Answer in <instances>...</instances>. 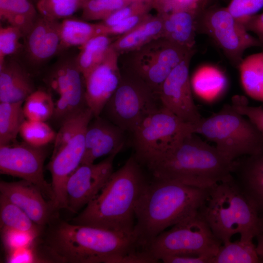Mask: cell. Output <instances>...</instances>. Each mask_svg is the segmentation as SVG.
I'll use <instances>...</instances> for the list:
<instances>
[{"label":"cell","instance_id":"31","mask_svg":"<svg viewBox=\"0 0 263 263\" xmlns=\"http://www.w3.org/2000/svg\"><path fill=\"white\" fill-rule=\"evenodd\" d=\"M262 261L253 240L240 239L222 244L212 263H259Z\"/></svg>","mask_w":263,"mask_h":263},{"label":"cell","instance_id":"34","mask_svg":"<svg viewBox=\"0 0 263 263\" xmlns=\"http://www.w3.org/2000/svg\"><path fill=\"white\" fill-rule=\"evenodd\" d=\"M19 134L25 143L42 147L54 141L56 132L46 122L26 119L21 126Z\"/></svg>","mask_w":263,"mask_h":263},{"label":"cell","instance_id":"42","mask_svg":"<svg viewBox=\"0 0 263 263\" xmlns=\"http://www.w3.org/2000/svg\"><path fill=\"white\" fill-rule=\"evenodd\" d=\"M152 8V5L147 2L141 0L133 1L117 10L100 23L105 26H113L132 16L150 12Z\"/></svg>","mask_w":263,"mask_h":263},{"label":"cell","instance_id":"48","mask_svg":"<svg viewBox=\"0 0 263 263\" xmlns=\"http://www.w3.org/2000/svg\"><path fill=\"white\" fill-rule=\"evenodd\" d=\"M133 1H138V0H141V1H146V2H147L149 3L150 4V2L149 0H132Z\"/></svg>","mask_w":263,"mask_h":263},{"label":"cell","instance_id":"30","mask_svg":"<svg viewBox=\"0 0 263 263\" xmlns=\"http://www.w3.org/2000/svg\"><path fill=\"white\" fill-rule=\"evenodd\" d=\"M98 24L72 18L60 22V50L74 46H81L93 37L99 35Z\"/></svg>","mask_w":263,"mask_h":263},{"label":"cell","instance_id":"24","mask_svg":"<svg viewBox=\"0 0 263 263\" xmlns=\"http://www.w3.org/2000/svg\"><path fill=\"white\" fill-rule=\"evenodd\" d=\"M190 82L192 92L207 102H213L221 97L228 86L224 72L212 64L199 66L193 73Z\"/></svg>","mask_w":263,"mask_h":263},{"label":"cell","instance_id":"27","mask_svg":"<svg viewBox=\"0 0 263 263\" xmlns=\"http://www.w3.org/2000/svg\"><path fill=\"white\" fill-rule=\"evenodd\" d=\"M237 69L245 94L251 98L263 102V52L244 58Z\"/></svg>","mask_w":263,"mask_h":263},{"label":"cell","instance_id":"13","mask_svg":"<svg viewBox=\"0 0 263 263\" xmlns=\"http://www.w3.org/2000/svg\"><path fill=\"white\" fill-rule=\"evenodd\" d=\"M43 81L54 105L51 120L60 126L66 120L88 108L84 77L75 58L57 62L49 70Z\"/></svg>","mask_w":263,"mask_h":263},{"label":"cell","instance_id":"37","mask_svg":"<svg viewBox=\"0 0 263 263\" xmlns=\"http://www.w3.org/2000/svg\"><path fill=\"white\" fill-rule=\"evenodd\" d=\"M24 38L22 32L12 26H1L0 28V64L6 57L17 53L22 46L21 38Z\"/></svg>","mask_w":263,"mask_h":263},{"label":"cell","instance_id":"23","mask_svg":"<svg viewBox=\"0 0 263 263\" xmlns=\"http://www.w3.org/2000/svg\"><path fill=\"white\" fill-rule=\"evenodd\" d=\"M202 11L181 10L161 14L164 20L163 37L187 49H195L197 21Z\"/></svg>","mask_w":263,"mask_h":263},{"label":"cell","instance_id":"29","mask_svg":"<svg viewBox=\"0 0 263 263\" xmlns=\"http://www.w3.org/2000/svg\"><path fill=\"white\" fill-rule=\"evenodd\" d=\"M112 42L110 36L99 35L80 46V51L75 57V60L84 78L103 60Z\"/></svg>","mask_w":263,"mask_h":263},{"label":"cell","instance_id":"16","mask_svg":"<svg viewBox=\"0 0 263 263\" xmlns=\"http://www.w3.org/2000/svg\"><path fill=\"white\" fill-rule=\"evenodd\" d=\"M116 155L94 164H82L69 177L66 184L67 209L78 213L100 192L113 172Z\"/></svg>","mask_w":263,"mask_h":263},{"label":"cell","instance_id":"38","mask_svg":"<svg viewBox=\"0 0 263 263\" xmlns=\"http://www.w3.org/2000/svg\"><path fill=\"white\" fill-rule=\"evenodd\" d=\"M1 241L8 253L33 245L38 237L32 234L7 228H0Z\"/></svg>","mask_w":263,"mask_h":263},{"label":"cell","instance_id":"1","mask_svg":"<svg viewBox=\"0 0 263 263\" xmlns=\"http://www.w3.org/2000/svg\"><path fill=\"white\" fill-rule=\"evenodd\" d=\"M52 262L142 263V250L133 233L74 224L55 217L39 238Z\"/></svg>","mask_w":263,"mask_h":263},{"label":"cell","instance_id":"21","mask_svg":"<svg viewBox=\"0 0 263 263\" xmlns=\"http://www.w3.org/2000/svg\"><path fill=\"white\" fill-rule=\"evenodd\" d=\"M232 175L263 219V151L234 160Z\"/></svg>","mask_w":263,"mask_h":263},{"label":"cell","instance_id":"26","mask_svg":"<svg viewBox=\"0 0 263 263\" xmlns=\"http://www.w3.org/2000/svg\"><path fill=\"white\" fill-rule=\"evenodd\" d=\"M39 16L37 8L28 0H0V19L19 29L24 37Z\"/></svg>","mask_w":263,"mask_h":263},{"label":"cell","instance_id":"4","mask_svg":"<svg viewBox=\"0 0 263 263\" xmlns=\"http://www.w3.org/2000/svg\"><path fill=\"white\" fill-rule=\"evenodd\" d=\"M144 165L154 178L208 188L232 175L234 161L192 133Z\"/></svg>","mask_w":263,"mask_h":263},{"label":"cell","instance_id":"19","mask_svg":"<svg viewBox=\"0 0 263 263\" xmlns=\"http://www.w3.org/2000/svg\"><path fill=\"white\" fill-rule=\"evenodd\" d=\"M125 131L101 115L89 122L85 134V152L82 164L94 163L105 155H116L123 148Z\"/></svg>","mask_w":263,"mask_h":263},{"label":"cell","instance_id":"28","mask_svg":"<svg viewBox=\"0 0 263 263\" xmlns=\"http://www.w3.org/2000/svg\"><path fill=\"white\" fill-rule=\"evenodd\" d=\"M0 228L30 233L36 237L42 234L45 227L35 223L20 207L0 194Z\"/></svg>","mask_w":263,"mask_h":263},{"label":"cell","instance_id":"25","mask_svg":"<svg viewBox=\"0 0 263 263\" xmlns=\"http://www.w3.org/2000/svg\"><path fill=\"white\" fill-rule=\"evenodd\" d=\"M164 20L161 14L151 16L139 26L121 35L111 46L119 55L135 50L150 41L163 37Z\"/></svg>","mask_w":263,"mask_h":263},{"label":"cell","instance_id":"35","mask_svg":"<svg viewBox=\"0 0 263 263\" xmlns=\"http://www.w3.org/2000/svg\"><path fill=\"white\" fill-rule=\"evenodd\" d=\"M89 0H38L36 8L39 14L53 19L71 17L82 9Z\"/></svg>","mask_w":263,"mask_h":263},{"label":"cell","instance_id":"45","mask_svg":"<svg viewBox=\"0 0 263 263\" xmlns=\"http://www.w3.org/2000/svg\"><path fill=\"white\" fill-rule=\"evenodd\" d=\"M160 261L165 263H212V259L202 256L191 255H169Z\"/></svg>","mask_w":263,"mask_h":263},{"label":"cell","instance_id":"14","mask_svg":"<svg viewBox=\"0 0 263 263\" xmlns=\"http://www.w3.org/2000/svg\"><path fill=\"white\" fill-rule=\"evenodd\" d=\"M45 147L33 146L23 141L0 146V173L33 183L53 203L52 185L46 181L43 173L48 154Z\"/></svg>","mask_w":263,"mask_h":263},{"label":"cell","instance_id":"47","mask_svg":"<svg viewBox=\"0 0 263 263\" xmlns=\"http://www.w3.org/2000/svg\"><path fill=\"white\" fill-rule=\"evenodd\" d=\"M150 4L152 5V8L155 0H149Z\"/></svg>","mask_w":263,"mask_h":263},{"label":"cell","instance_id":"41","mask_svg":"<svg viewBox=\"0 0 263 263\" xmlns=\"http://www.w3.org/2000/svg\"><path fill=\"white\" fill-rule=\"evenodd\" d=\"M231 105L238 113L248 118L263 135V106H252L247 98L240 95L232 98Z\"/></svg>","mask_w":263,"mask_h":263},{"label":"cell","instance_id":"22","mask_svg":"<svg viewBox=\"0 0 263 263\" xmlns=\"http://www.w3.org/2000/svg\"><path fill=\"white\" fill-rule=\"evenodd\" d=\"M36 89L29 74L16 60L0 64V102L24 101Z\"/></svg>","mask_w":263,"mask_h":263},{"label":"cell","instance_id":"33","mask_svg":"<svg viewBox=\"0 0 263 263\" xmlns=\"http://www.w3.org/2000/svg\"><path fill=\"white\" fill-rule=\"evenodd\" d=\"M23 110L26 119L46 122L51 120L54 115V105L46 90L38 89L24 101Z\"/></svg>","mask_w":263,"mask_h":263},{"label":"cell","instance_id":"43","mask_svg":"<svg viewBox=\"0 0 263 263\" xmlns=\"http://www.w3.org/2000/svg\"><path fill=\"white\" fill-rule=\"evenodd\" d=\"M226 8L232 15L242 24L263 8V0H230Z\"/></svg>","mask_w":263,"mask_h":263},{"label":"cell","instance_id":"44","mask_svg":"<svg viewBox=\"0 0 263 263\" xmlns=\"http://www.w3.org/2000/svg\"><path fill=\"white\" fill-rule=\"evenodd\" d=\"M242 24L248 32L256 35L263 48V12L250 17Z\"/></svg>","mask_w":263,"mask_h":263},{"label":"cell","instance_id":"32","mask_svg":"<svg viewBox=\"0 0 263 263\" xmlns=\"http://www.w3.org/2000/svg\"><path fill=\"white\" fill-rule=\"evenodd\" d=\"M23 102H0V146L17 141L21 126L26 119Z\"/></svg>","mask_w":263,"mask_h":263},{"label":"cell","instance_id":"15","mask_svg":"<svg viewBox=\"0 0 263 263\" xmlns=\"http://www.w3.org/2000/svg\"><path fill=\"white\" fill-rule=\"evenodd\" d=\"M195 53L171 71L161 85L159 96L163 106L183 121L197 126L203 118L194 102L189 75L190 62Z\"/></svg>","mask_w":263,"mask_h":263},{"label":"cell","instance_id":"49","mask_svg":"<svg viewBox=\"0 0 263 263\" xmlns=\"http://www.w3.org/2000/svg\"><path fill=\"white\" fill-rule=\"evenodd\" d=\"M222 0V1H225V2H227V1L229 2L230 0ZM208 1H209V0H208Z\"/></svg>","mask_w":263,"mask_h":263},{"label":"cell","instance_id":"8","mask_svg":"<svg viewBox=\"0 0 263 263\" xmlns=\"http://www.w3.org/2000/svg\"><path fill=\"white\" fill-rule=\"evenodd\" d=\"M222 244L198 212L159 234L145 250L158 262L163 257L179 255L205 256L213 261Z\"/></svg>","mask_w":263,"mask_h":263},{"label":"cell","instance_id":"3","mask_svg":"<svg viewBox=\"0 0 263 263\" xmlns=\"http://www.w3.org/2000/svg\"><path fill=\"white\" fill-rule=\"evenodd\" d=\"M149 181L141 164L131 156L71 223L133 233L136 206Z\"/></svg>","mask_w":263,"mask_h":263},{"label":"cell","instance_id":"12","mask_svg":"<svg viewBox=\"0 0 263 263\" xmlns=\"http://www.w3.org/2000/svg\"><path fill=\"white\" fill-rule=\"evenodd\" d=\"M197 32L212 39L237 69L247 49L262 48L258 39L249 33L226 7L213 6L204 9L198 19Z\"/></svg>","mask_w":263,"mask_h":263},{"label":"cell","instance_id":"10","mask_svg":"<svg viewBox=\"0 0 263 263\" xmlns=\"http://www.w3.org/2000/svg\"><path fill=\"white\" fill-rule=\"evenodd\" d=\"M197 126L183 121L162 105L132 133L134 156L144 164L164 153L185 135L196 133Z\"/></svg>","mask_w":263,"mask_h":263},{"label":"cell","instance_id":"18","mask_svg":"<svg viewBox=\"0 0 263 263\" xmlns=\"http://www.w3.org/2000/svg\"><path fill=\"white\" fill-rule=\"evenodd\" d=\"M0 194L23 210L37 224L45 227L58 215L51 200L46 201L41 190L33 183L0 181Z\"/></svg>","mask_w":263,"mask_h":263},{"label":"cell","instance_id":"20","mask_svg":"<svg viewBox=\"0 0 263 263\" xmlns=\"http://www.w3.org/2000/svg\"><path fill=\"white\" fill-rule=\"evenodd\" d=\"M60 22L39 16L24 37L28 58L35 65L49 60L60 51Z\"/></svg>","mask_w":263,"mask_h":263},{"label":"cell","instance_id":"6","mask_svg":"<svg viewBox=\"0 0 263 263\" xmlns=\"http://www.w3.org/2000/svg\"><path fill=\"white\" fill-rule=\"evenodd\" d=\"M94 117L88 107L66 120L56 132L52 154L46 167L51 175L53 204L56 211L67 209V182L81 164L85 152L86 129Z\"/></svg>","mask_w":263,"mask_h":263},{"label":"cell","instance_id":"7","mask_svg":"<svg viewBox=\"0 0 263 263\" xmlns=\"http://www.w3.org/2000/svg\"><path fill=\"white\" fill-rule=\"evenodd\" d=\"M196 133L214 142L218 150L232 161L263 151V134L231 104H225L218 113L203 118Z\"/></svg>","mask_w":263,"mask_h":263},{"label":"cell","instance_id":"46","mask_svg":"<svg viewBox=\"0 0 263 263\" xmlns=\"http://www.w3.org/2000/svg\"><path fill=\"white\" fill-rule=\"evenodd\" d=\"M256 238L257 240L256 250L259 256L263 260V232L257 235Z\"/></svg>","mask_w":263,"mask_h":263},{"label":"cell","instance_id":"40","mask_svg":"<svg viewBox=\"0 0 263 263\" xmlns=\"http://www.w3.org/2000/svg\"><path fill=\"white\" fill-rule=\"evenodd\" d=\"M208 2V0H155L153 8L161 14L181 10L202 11Z\"/></svg>","mask_w":263,"mask_h":263},{"label":"cell","instance_id":"11","mask_svg":"<svg viewBox=\"0 0 263 263\" xmlns=\"http://www.w3.org/2000/svg\"><path fill=\"white\" fill-rule=\"evenodd\" d=\"M195 49H188L162 37L129 54L125 69L132 73L158 94L163 82L171 71Z\"/></svg>","mask_w":263,"mask_h":263},{"label":"cell","instance_id":"2","mask_svg":"<svg viewBox=\"0 0 263 263\" xmlns=\"http://www.w3.org/2000/svg\"><path fill=\"white\" fill-rule=\"evenodd\" d=\"M208 188L154 178L150 181L135 211L133 232L145 250L159 234L199 212Z\"/></svg>","mask_w":263,"mask_h":263},{"label":"cell","instance_id":"17","mask_svg":"<svg viewBox=\"0 0 263 263\" xmlns=\"http://www.w3.org/2000/svg\"><path fill=\"white\" fill-rule=\"evenodd\" d=\"M119 56L111 46L103 60L84 78L87 106L94 116L101 115L119 84L121 71L118 65Z\"/></svg>","mask_w":263,"mask_h":263},{"label":"cell","instance_id":"36","mask_svg":"<svg viewBox=\"0 0 263 263\" xmlns=\"http://www.w3.org/2000/svg\"><path fill=\"white\" fill-rule=\"evenodd\" d=\"M135 1L132 0H89L82 9V19L103 20L117 10Z\"/></svg>","mask_w":263,"mask_h":263},{"label":"cell","instance_id":"9","mask_svg":"<svg viewBox=\"0 0 263 263\" xmlns=\"http://www.w3.org/2000/svg\"><path fill=\"white\" fill-rule=\"evenodd\" d=\"M162 105L158 94L137 75L125 69L121 72L118 87L101 114L125 132L132 133L148 115Z\"/></svg>","mask_w":263,"mask_h":263},{"label":"cell","instance_id":"5","mask_svg":"<svg viewBox=\"0 0 263 263\" xmlns=\"http://www.w3.org/2000/svg\"><path fill=\"white\" fill-rule=\"evenodd\" d=\"M199 213L222 244L239 234L253 240L263 232V219L232 175L208 189Z\"/></svg>","mask_w":263,"mask_h":263},{"label":"cell","instance_id":"39","mask_svg":"<svg viewBox=\"0 0 263 263\" xmlns=\"http://www.w3.org/2000/svg\"><path fill=\"white\" fill-rule=\"evenodd\" d=\"M152 16L150 12L143 13L130 17L116 25L105 26L98 23V35L109 36L122 35L133 30Z\"/></svg>","mask_w":263,"mask_h":263}]
</instances>
